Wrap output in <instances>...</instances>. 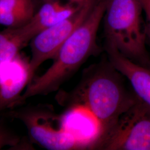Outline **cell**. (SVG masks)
I'll return each mask as SVG.
<instances>
[{"instance_id":"obj_4","label":"cell","mask_w":150,"mask_h":150,"mask_svg":"<svg viewBox=\"0 0 150 150\" xmlns=\"http://www.w3.org/2000/svg\"><path fill=\"white\" fill-rule=\"evenodd\" d=\"M7 116L20 120L26 127L30 139L50 150L89 149L87 142L71 132L66 126L64 117L43 105L13 108Z\"/></svg>"},{"instance_id":"obj_8","label":"cell","mask_w":150,"mask_h":150,"mask_svg":"<svg viewBox=\"0 0 150 150\" xmlns=\"http://www.w3.org/2000/svg\"><path fill=\"white\" fill-rule=\"evenodd\" d=\"M67 1L61 2L59 0H48L42 2L32 19L18 31L27 43L38 33L54 26L72 15L83 3Z\"/></svg>"},{"instance_id":"obj_5","label":"cell","mask_w":150,"mask_h":150,"mask_svg":"<svg viewBox=\"0 0 150 150\" xmlns=\"http://www.w3.org/2000/svg\"><path fill=\"white\" fill-rule=\"evenodd\" d=\"M92 149L150 150V105L137 95L112 129Z\"/></svg>"},{"instance_id":"obj_13","label":"cell","mask_w":150,"mask_h":150,"mask_svg":"<svg viewBox=\"0 0 150 150\" xmlns=\"http://www.w3.org/2000/svg\"><path fill=\"white\" fill-rule=\"evenodd\" d=\"M140 2L146 16V32L147 40H148L150 46V0H140Z\"/></svg>"},{"instance_id":"obj_11","label":"cell","mask_w":150,"mask_h":150,"mask_svg":"<svg viewBox=\"0 0 150 150\" xmlns=\"http://www.w3.org/2000/svg\"><path fill=\"white\" fill-rule=\"evenodd\" d=\"M27 43L17 28H6L0 31V69L13 59Z\"/></svg>"},{"instance_id":"obj_10","label":"cell","mask_w":150,"mask_h":150,"mask_svg":"<svg viewBox=\"0 0 150 150\" xmlns=\"http://www.w3.org/2000/svg\"><path fill=\"white\" fill-rule=\"evenodd\" d=\"M35 12L33 0H0V25L7 28L22 27Z\"/></svg>"},{"instance_id":"obj_3","label":"cell","mask_w":150,"mask_h":150,"mask_svg":"<svg viewBox=\"0 0 150 150\" xmlns=\"http://www.w3.org/2000/svg\"><path fill=\"white\" fill-rule=\"evenodd\" d=\"M140 0H109L103 16L105 42L134 63L147 67L150 54Z\"/></svg>"},{"instance_id":"obj_1","label":"cell","mask_w":150,"mask_h":150,"mask_svg":"<svg viewBox=\"0 0 150 150\" xmlns=\"http://www.w3.org/2000/svg\"><path fill=\"white\" fill-rule=\"evenodd\" d=\"M80 83L70 93L62 94V103L86 109L96 121L97 133L91 144L105 137L121 115L134 102L137 95L127 91L121 74L108 61L89 67Z\"/></svg>"},{"instance_id":"obj_12","label":"cell","mask_w":150,"mask_h":150,"mask_svg":"<svg viewBox=\"0 0 150 150\" xmlns=\"http://www.w3.org/2000/svg\"><path fill=\"white\" fill-rule=\"evenodd\" d=\"M21 139L18 134L11 130L2 119H0V150L6 146L13 148Z\"/></svg>"},{"instance_id":"obj_2","label":"cell","mask_w":150,"mask_h":150,"mask_svg":"<svg viewBox=\"0 0 150 150\" xmlns=\"http://www.w3.org/2000/svg\"><path fill=\"white\" fill-rule=\"evenodd\" d=\"M108 1H97L90 14L59 49L52 65L27 85L22 95V103L30 97L57 91L90 57L100 52L97 35Z\"/></svg>"},{"instance_id":"obj_14","label":"cell","mask_w":150,"mask_h":150,"mask_svg":"<svg viewBox=\"0 0 150 150\" xmlns=\"http://www.w3.org/2000/svg\"><path fill=\"white\" fill-rule=\"evenodd\" d=\"M35 1H40V2H41L42 3L45 2V1H48V0H33V1L35 2ZM70 2H75V3H81L83 1H84L85 0H68Z\"/></svg>"},{"instance_id":"obj_15","label":"cell","mask_w":150,"mask_h":150,"mask_svg":"<svg viewBox=\"0 0 150 150\" xmlns=\"http://www.w3.org/2000/svg\"><path fill=\"white\" fill-rule=\"evenodd\" d=\"M147 67L148 69H149L150 70V60L149 61V62L148 64H147V67Z\"/></svg>"},{"instance_id":"obj_9","label":"cell","mask_w":150,"mask_h":150,"mask_svg":"<svg viewBox=\"0 0 150 150\" xmlns=\"http://www.w3.org/2000/svg\"><path fill=\"white\" fill-rule=\"evenodd\" d=\"M109 62L131 83L134 93L150 105V70L134 63L121 54L113 45L105 42Z\"/></svg>"},{"instance_id":"obj_6","label":"cell","mask_w":150,"mask_h":150,"mask_svg":"<svg viewBox=\"0 0 150 150\" xmlns=\"http://www.w3.org/2000/svg\"><path fill=\"white\" fill-rule=\"evenodd\" d=\"M97 0H85L75 13L64 21L38 33L30 41V83L45 61L54 59L67 39L92 11Z\"/></svg>"},{"instance_id":"obj_7","label":"cell","mask_w":150,"mask_h":150,"mask_svg":"<svg viewBox=\"0 0 150 150\" xmlns=\"http://www.w3.org/2000/svg\"><path fill=\"white\" fill-rule=\"evenodd\" d=\"M30 61L18 54L0 69V113L22 104V91L30 83Z\"/></svg>"}]
</instances>
